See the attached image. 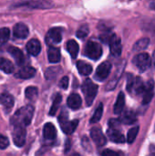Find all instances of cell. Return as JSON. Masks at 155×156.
Segmentation results:
<instances>
[{
  "label": "cell",
  "mask_w": 155,
  "mask_h": 156,
  "mask_svg": "<svg viewBox=\"0 0 155 156\" xmlns=\"http://www.w3.org/2000/svg\"><path fill=\"white\" fill-rule=\"evenodd\" d=\"M8 145H9L8 139L5 136L0 134V149H2V150L3 149H5Z\"/></svg>",
  "instance_id": "cell-37"
},
{
  "label": "cell",
  "mask_w": 155,
  "mask_h": 156,
  "mask_svg": "<svg viewBox=\"0 0 155 156\" xmlns=\"http://www.w3.org/2000/svg\"><path fill=\"white\" fill-rule=\"evenodd\" d=\"M77 69L79 74L83 76H88L92 72V66L83 60H79L77 62Z\"/></svg>",
  "instance_id": "cell-23"
},
{
  "label": "cell",
  "mask_w": 155,
  "mask_h": 156,
  "mask_svg": "<svg viewBox=\"0 0 155 156\" xmlns=\"http://www.w3.org/2000/svg\"><path fill=\"white\" fill-rule=\"evenodd\" d=\"M67 103H68V106L72 109V110H78L80 108L81 106V103H82V101H81V98L79 94L77 93H73V94H70L68 98V101H67Z\"/></svg>",
  "instance_id": "cell-20"
},
{
  "label": "cell",
  "mask_w": 155,
  "mask_h": 156,
  "mask_svg": "<svg viewBox=\"0 0 155 156\" xmlns=\"http://www.w3.org/2000/svg\"><path fill=\"white\" fill-rule=\"evenodd\" d=\"M82 145L84 147V149L86 151H91V147H90V144L89 142V139L87 138V136H84L82 138Z\"/></svg>",
  "instance_id": "cell-40"
},
{
  "label": "cell",
  "mask_w": 155,
  "mask_h": 156,
  "mask_svg": "<svg viewBox=\"0 0 155 156\" xmlns=\"http://www.w3.org/2000/svg\"><path fill=\"white\" fill-rule=\"evenodd\" d=\"M53 4L48 1H31V2H24V3H18L16 5L22 6L26 5L30 8H49Z\"/></svg>",
  "instance_id": "cell-16"
},
{
  "label": "cell",
  "mask_w": 155,
  "mask_h": 156,
  "mask_svg": "<svg viewBox=\"0 0 155 156\" xmlns=\"http://www.w3.org/2000/svg\"><path fill=\"white\" fill-rule=\"evenodd\" d=\"M121 122L123 123V124H127V125H130V124H132L134 123L136 121H137V117H136V114L133 112H126L125 113H123L120 119Z\"/></svg>",
  "instance_id": "cell-25"
},
{
  "label": "cell",
  "mask_w": 155,
  "mask_h": 156,
  "mask_svg": "<svg viewBox=\"0 0 155 156\" xmlns=\"http://www.w3.org/2000/svg\"><path fill=\"white\" fill-rule=\"evenodd\" d=\"M35 74H36V69L34 68L29 67V66H25L17 71V73L16 74V77L22 79V80H27V79L34 77Z\"/></svg>",
  "instance_id": "cell-17"
},
{
  "label": "cell",
  "mask_w": 155,
  "mask_h": 156,
  "mask_svg": "<svg viewBox=\"0 0 155 156\" xmlns=\"http://www.w3.org/2000/svg\"><path fill=\"white\" fill-rule=\"evenodd\" d=\"M62 40V29L59 27H53L48 30L46 36V42L52 47L54 44H58Z\"/></svg>",
  "instance_id": "cell-6"
},
{
  "label": "cell",
  "mask_w": 155,
  "mask_h": 156,
  "mask_svg": "<svg viewBox=\"0 0 155 156\" xmlns=\"http://www.w3.org/2000/svg\"><path fill=\"white\" fill-rule=\"evenodd\" d=\"M14 98L9 93H2L0 94V104L5 109L6 112H8L14 106Z\"/></svg>",
  "instance_id": "cell-18"
},
{
  "label": "cell",
  "mask_w": 155,
  "mask_h": 156,
  "mask_svg": "<svg viewBox=\"0 0 155 156\" xmlns=\"http://www.w3.org/2000/svg\"><path fill=\"white\" fill-rule=\"evenodd\" d=\"M10 37V30L7 27L0 28V43L6 42Z\"/></svg>",
  "instance_id": "cell-33"
},
{
  "label": "cell",
  "mask_w": 155,
  "mask_h": 156,
  "mask_svg": "<svg viewBox=\"0 0 155 156\" xmlns=\"http://www.w3.org/2000/svg\"><path fill=\"white\" fill-rule=\"evenodd\" d=\"M8 53L14 58L15 61L16 62V64L21 65L25 62V56L23 54V52L16 47H9L7 48Z\"/></svg>",
  "instance_id": "cell-19"
},
{
  "label": "cell",
  "mask_w": 155,
  "mask_h": 156,
  "mask_svg": "<svg viewBox=\"0 0 155 156\" xmlns=\"http://www.w3.org/2000/svg\"><path fill=\"white\" fill-rule=\"evenodd\" d=\"M153 57H154V65H155V51H154V54H153Z\"/></svg>",
  "instance_id": "cell-43"
},
{
  "label": "cell",
  "mask_w": 155,
  "mask_h": 156,
  "mask_svg": "<svg viewBox=\"0 0 155 156\" xmlns=\"http://www.w3.org/2000/svg\"><path fill=\"white\" fill-rule=\"evenodd\" d=\"M111 64L109 61L102 62L97 68L95 79L98 80L99 81H102V80H106L111 73Z\"/></svg>",
  "instance_id": "cell-7"
},
{
  "label": "cell",
  "mask_w": 155,
  "mask_h": 156,
  "mask_svg": "<svg viewBox=\"0 0 155 156\" xmlns=\"http://www.w3.org/2000/svg\"><path fill=\"white\" fill-rule=\"evenodd\" d=\"M37 93H38L37 89L36 87H32V86L26 88V90H25V95H26V99H28L30 101L36 100L37 97Z\"/></svg>",
  "instance_id": "cell-30"
},
{
  "label": "cell",
  "mask_w": 155,
  "mask_h": 156,
  "mask_svg": "<svg viewBox=\"0 0 155 156\" xmlns=\"http://www.w3.org/2000/svg\"><path fill=\"white\" fill-rule=\"evenodd\" d=\"M154 130H155V129H154Z\"/></svg>",
  "instance_id": "cell-44"
},
{
  "label": "cell",
  "mask_w": 155,
  "mask_h": 156,
  "mask_svg": "<svg viewBox=\"0 0 155 156\" xmlns=\"http://www.w3.org/2000/svg\"><path fill=\"white\" fill-rule=\"evenodd\" d=\"M101 156H121V154L115 151L110 150V149H106L101 153Z\"/></svg>",
  "instance_id": "cell-39"
},
{
  "label": "cell",
  "mask_w": 155,
  "mask_h": 156,
  "mask_svg": "<svg viewBox=\"0 0 155 156\" xmlns=\"http://www.w3.org/2000/svg\"><path fill=\"white\" fill-rule=\"evenodd\" d=\"M33 114H34V108L31 105L24 106L15 112V114L12 116L10 120V122L11 124L14 125V127L16 126L26 127L30 124Z\"/></svg>",
  "instance_id": "cell-1"
},
{
  "label": "cell",
  "mask_w": 155,
  "mask_h": 156,
  "mask_svg": "<svg viewBox=\"0 0 155 156\" xmlns=\"http://www.w3.org/2000/svg\"><path fill=\"white\" fill-rule=\"evenodd\" d=\"M90 137L97 146L101 147L107 144V139L102 133V131L99 127H93L90 130Z\"/></svg>",
  "instance_id": "cell-9"
},
{
  "label": "cell",
  "mask_w": 155,
  "mask_h": 156,
  "mask_svg": "<svg viewBox=\"0 0 155 156\" xmlns=\"http://www.w3.org/2000/svg\"><path fill=\"white\" fill-rule=\"evenodd\" d=\"M69 156H80L79 154H77V153H75V154H72L71 155H69Z\"/></svg>",
  "instance_id": "cell-42"
},
{
  "label": "cell",
  "mask_w": 155,
  "mask_h": 156,
  "mask_svg": "<svg viewBox=\"0 0 155 156\" xmlns=\"http://www.w3.org/2000/svg\"><path fill=\"white\" fill-rule=\"evenodd\" d=\"M102 113H103V104L100 103L98 108L96 109L95 112L93 113L91 119H90V123H97L101 119Z\"/></svg>",
  "instance_id": "cell-28"
},
{
  "label": "cell",
  "mask_w": 155,
  "mask_h": 156,
  "mask_svg": "<svg viewBox=\"0 0 155 156\" xmlns=\"http://www.w3.org/2000/svg\"><path fill=\"white\" fill-rule=\"evenodd\" d=\"M133 63L141 71H145L148 69H150L152 64V59L147 53H140L134 57Z\"/></svg>",
  "instance_id": "cell-5"
},
{
  "label": "cell",
  "mask_w": 155,
  "mask_h": 156,
  "mask_svg": "<svg viewBox=\"0 0 155 156\" xmlns=\"http://www.w3.org/2000/svg\"><path fill=\"white\" fill-rule=\"evenodd\" d=\"M13 34L17 38H26L28 34V27L24 23H17L13 28Z\"/></svg>",
  "instance_id": "cell-12"
},
{
  "label": "cell",
  "mask_w": 155,
  "mask_h": 156,
  "mask_svg": "<svg viewBox=\"0 0 155 156\" xmlns=\"http://www.w3.org/2000/svg\"><path fill=\"white\" fill-rule=\"evenodd\" d=\"M82 92L84 94L86 103L88 106L92 105L94 99L98 93V86L90 79H87L84 80L82 84Z\"/></svg>",
  "instance_id": "cell-2"
},
{
  "label": "cell",
  "mask_w": 155,
  "mask_h": 156,
  "mask_svg": "<svg viewBox=\"0 0 155 156\" xmlns=\"http://www.w3.org/2000/svg\"><path fill=\"white\" fill-rule=\"evenodd\" d=\"M135 81H136V78L132 74L129 73L127 76V90H128V92L132 93V89L135 84Z\"/></svg>",
  "instance_id": "cell-35"
},
{
  "label": "cell",
  "mask_w": 155,
  "mask_h": 156,
  "mask_svg": "<svg viewBox=\"0 0 155 156\" xmlns=\"http://www.w3.org/2000/svg\"><path fill=\"white\" fill-rule=\"evenodd\" d=\"M48 58L50 63H58L60 60V50L55 47H49L48 49Z\"/></svg>",
  "instance_id": "cell-21"
},
{
  "label": "cell",
  "mask_w": 155,
  "mask_h": 156,
  "mask_svg": "<svg viewBox=\"0 0 155 156\" xmlns=\"http://www.w3.org/2000/svg\"><path fill=\"white\" fill-rule=\"evenodd\" d=\"M43 136L48 141H53V140L56 139V137H57V130H56L55 126L52 123L48 122V123L45 124V126L43 128Z\"/></svg>",
  "instance_id": "cell-14"
},
{
  "label": "cell",
  "mask_w": 155,
  "mask_h": 156,
  "mask_svg": "<svg viewBox=\"0 0 155 156\" xmlns=\"http://www.w3.org/2000/svg\"><path fill=\"white\" fill-rule=\"evenodd\" d=\"M61 101H62L61 95L60 94H57V96L55 97V99L53 101V104H52V106L50 108V111H49V115L50 116H54L56 114V112H57V111H58V107L60 105Z\"/></svg>",
  "instance_id": "cell-29"
},
{
  "label": "cell",
  "mask_w": 155,
  "mask_h": 156,
  "mask_svg": "<svg viewBox=\"0 0 155 156\" xmlns=\"http://www.w3.org/2000/svg\"><path fill=\"white\" fill-rule=\"evenodd\" d=\"M26 130L25 127L21 126H16L14 127V132H13V141L14 144L17 147H22L25 143H26Z\"/></svg>",
  "instance_id": "cell-8"
},
{
  "label": "cell",
  "mask_w": 155,
  "mask_h": 156,
  "mask_svg": "<svg viewBox=\"0 0 155 156\" xmlns=\"http://www.w3.org/2000/svg\"><path fill=\"white\" fill-rule=\"evenodd\" d=\"M125 105V95L122 91L120 92V94L118 95L117 101L114 104V108H113V112L115 114H121L123 111Z\"/></svg>",
  "instance_id": "cell-22"
},
{
  "label": "cell",
  "mask_w": 155,
  "mask_h": 156,
  "mask_svg": "<svg viewBox=\"0 0 155 156\" xmlns=\"http://www.w3.org/2000/svg\"><path fill=\"white\" fill-rule=\"evenodd\" d=\"M107 134H108V137L110 138V140L115 144H124L126 141L125 136L118 130L109 129L107 131Z\"/></svg>",
  "instance_id": "cell-15"
},
{
  "label": "cell",
  "mask_w": 155,
  "mask_h": 156,
  "mask_svg": "<svg viewBox=\"0 0 155 156\" xmlns=\"http://www.w3.org/2000/svg\"><path fill=\"white\" fill-rule=\"evenodd\" d=\"M143 104L146 105L151 102L154 95V82L153 80H150L145 83L144 91H143Z\"/></svg>",
  "instance_id": "cell-11"
},
{
  "label": "cell",
  "mask_w": 155,
  "mask_h": 156,
  "mask_svg": "<svg viewBox=\"0 0 155 156\" xmlns=\"http://www.w3.org/2000/svg\"><path fill=\"white\" fill-rule=\"evenodd\" d=\"M58 122L60 125L61 130L66 133V134H71L75 132V130L78 127L79 121L78 120H73L69 121V115L66 112H62L58 117Z\"/></svg>",
  "instance_id": "cell-3"
},
{
  "label": "cell",
  "mask_w": 155,
  "mask_h": 156,
  "mask_svg": "<svg viewBox=\"0 0 155 156\" xmlns=\"http://www.w3.org/2000/svg\"><path fill=\"white\" fill-rule=\"evenodd\" d=\"M89 32H90L89 27H88L87 25H83V26H81V27L78 29V31H77V33H76V36H77L79 38H84V37H86L88 36Z\"/></svg>",
  "instance_id": "cell-34"
},
{
  "label": "cell",
  "mask_w": 155,
  "mask_h": 156,
  "mask_svg": "<svg viewBox=\"0 0 155 156\" xmlns=\"http://www.w3.org/2000/svg\"><path fill=\"white\" fill-rule=\"evenodd\" d=\"M139 133V126H135V127H132L129 132H128V135H127V142L131 144H132L136 137H137V134Z\"/></svg>",
  "instance_id": "cell-31"
},
{
  "label": "cell",
  "mask_w": 155,
  "mask_h": 156,
  "mask_svg": "<svg viewBox=\"0 0 155 156\" xmlns=\"http://www.w3.org/2000/svg\"><path fill=\"white\" fill-rule=\"evenodd\" d=\"M149 44H150V38H148V37H143V38H141L140 40H138L135 44H134V46H133V51H142V50H143V49H145V48H148V46H149Z\"/></svg>",
  "instance_id": "cell-27"
},
{
  "label": "cell",
  "mask_w": 155,
  "mask_h": 156,
  "mask_svg": "<svg viewBox=\"0 0 155 156\" xmlns=\"http://www.w3.org/2000/svg\"><path fill=\"white\" fill-rule=\"evenodd\" d=\"M109 45H110L111 53L114 57H119L122 54V41L121 38L117 37L115 34H112L109 41Z\"/></svg>",
  "instance_id": "cell-10"
},
{
  "label": "cell",
  "mask_w": 155,
  "mask_h": 156,
  "mask_svg": "<svg viewBox=\"0 0 155 156\" xmlns=\"http://www.w3.org/2000/svg\"><path fill=\"white\" fill-rule=\"evenodd\" d=\"M59 86L60 88H62L63 90H67L68 87H69V78L68 77H63L60 81H59Z\"/></svg>",
  "instance_id": "cell-38"
},
{
  "label": "cell",
  "mask_w": 155,
  "mask_h": 156,
  "mask_svg": "<svg viewBox=\"0 0 155 156\" xmlns=\"http://www.w3.org/2000/svg\"><path fill=\"white\" fill-rule=\"evenodd\" d=\"M67 50L69 51V55L71 56L72 58H76L78 54H79V44L73 40V39H70L67 42Z\"/></svg>",
  "instance_id": "cell-24"
},
{
  "label": "cell",
  "mask_w": 155,
  "mask_h": 156,
  "mask_svg": "<svg viewBox=\"0 0 155 156\" xmlns=\"http://www.w3.org/2000/svg\"><path fill=\"white\" fill-rule=\"evenodd\" d=\"M121 121L118 120V119H111L109 121V125L111 127V129H114V130H117L118 127L121 126Z\"/></svg>",
  "instance_id": "cell-36"
},
{
  "label": "cell",
  "mask_w": 155,
  "mask_h": 156,
  "mask_svg": "<svg viewBox=\"0 0 155 156\" xmlns=\"http://www.w3.org/2000/svg\"><path fill=\"white\" fill-rule=\"evenodd\" d=\"M70 149V141L69 140H67L66 142V144H65V153L67 154Z\"/></svg>",
  "instance_id": "cell-41"
},
{
  "label": "cell",
  "mask_w": 155,
  "mask_h": 156,
  "mask_svg": "<svg viewBox=\"0 0 155 156\" xmlns=\"http://www.w3.org/2000/svg\"><path fill=\"white\" fill-rule=\"evenodd\" d=\"M84 54L88 58H91L93 60H98L101 57V55H102L101 46L99 43L90 40L85 46Z\"/></svg>",
  "instance_id": "cell-4"
},
{
  "label": "cell",
  "mask_w": 155,
  "mask_h": 156,
  "mask_svg": "<svg viewBox=\"0 0 155 156\" xmlns=\"http://www.w3.org/2000/svg\"><path fill=\"white\" fill-rule=\"evenodd\" d=\"M26 50L30 55L37 56L41 51V44H40V42L36 38L30 39L26 44Z\"/></svg>",
  "instance_id": "cell-13"
},
{
  "label": "cell",
  "mask_w": 155,
  "mask_h": 156,
  "mask_svg": "<svg viewBox=\"0 0 155 156\" xmlns=\"http://www.w3.org/2000/svg\"><path fill=\"white\" fill-rule=\"evenodd\" d=\"M0 70L4 71L6 74H10L13 73L14 71V65L12 64V62L6 58H0Z\"/></svg>",
  "instance_id": "cell-26"
},
{
  "label": "cell",
  "mask_w": 155,
  "mask_h": 156,
  "mask_svg": "<svg viewBox=\"0 0 155 156\" xmlns=\"http://www.w3.org/2000/svg\"><path fill=\"white\" fill-rule=\"evenodd\" d=\"M59 71H61V69L59 68H49L46 72V78L48 80L55 79L58 75Z\"/></svg>",
  "instance_id": "cell-32"
}]
</instances>
